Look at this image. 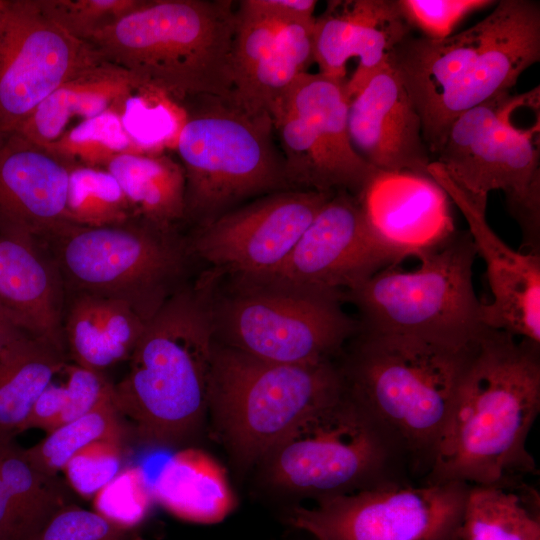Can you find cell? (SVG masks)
<instances>
[{"mask_svg": "<svg viewBox=\"0 0 540 540\" xmlns=\"http://www.w3.org/2000/svg\"><path fill=\"white\" fill-rule=\"evenodd\" d=\"M539 411L540 344L488 328L421 483L509 488L534 473L527 439Z\"/></svg>", "mask_w": 540, "mask_h": 540, "instance_id": "obj_1", "label": "cell"}, {"mask_svg": "<svg viewBox=\"0 0 540 540\" xmlns=\"http://www.w3.org/2000/svg\"><path fill=\"white\" fill-rule=\"evenodd\" d=\"M540 59V6L500 0L481 21L440 40L409 35L392 52L431 155L462 113L511 91Z\"/></svg>", "mask_w": 540, "mask_h": 540, "instance_id": "obj_2", "label": "cell"}, {"mask_svg": "<svg viewBox=\"0 0 540 540\" xmlns=\"http://www.w3.org/2000/svg\"><path fill=\"white\" fill-rule=\"evenodd\" d=\"M212 281L179 287L146 322L113 403L136 441L170 448L194 437L208 415L215 344Z\"/></svg>", "mask_w": 540, "mask_h": 540, "instance_id": "obj_3", "label": "cell"}, {"mask_svg": "<svg viewBox=\"0 0 540 540\" xmlns=\"http://www.w3.org/2000/svg\"><path fill=\"white\" fill-rule=\"evenodd\" d=\"M478 344L452 347L360 328L340 356L347 394L390 437L420 483Z\"/></svg>", "mask_w": 540, "mask_h": 540, "instance_id": "obj_4", "label": "cell"}, {"mask_svg": "<svg viewBox=\"0 0 540 540\" xmlns=\"http://www.w3.org/2000/svg\"><path fill=\"white\" fill-rule=\"evenodd\" d=\"M235 29L230 0H144L87 43L139 90L179 102L229 99Z\"/></svg>", "mask_w": 540, "mask_h": 540, "instance_id": "obj_5", "label": "cell"}, {"mask_svg": "<svg viewBox=\"0 0 540 540\" xmlns=\"http://www.w3.org/2000/svg\"><path fill=\"white\" fill-rule=\"evenodd\" d=\"M345 392L336 360L286 364L215 341L208 415L233 463L246 470L309 414Z\"/></svg>", "mask_w": 540, "mask_h": 540, "instance_id": "obj_6", "label": "cell"}, {"mask_svg": "<svg viewBox=\"0 0 540 540\" xmlns=\"http://www.w3.org/2000/svg\"><path fill=\"white\" fill-rule=\"evenodd\" d=\"M257 466L272 490L314 502L411 482L397 446L346 390L305 417Z\"/></svg>", "mask_w": 540, "mask_h": 540, "instance_id": "obj_7", "label": "cell"}, {"mask_svg": "<svg viewBox=\"0 0 540 540\" xmlns=\"http://www.w3.org/2000/svg\"><path fill=\"white\" fill-rule=\"evenodd\" d=\"M213 292L215 341L250 356L286 364L336 360L359 332L343 309L344 293L265 276H231Z\"/></svg>", "mask_w": 540, "mask_h": 540, "instance_id": "obj_8", "label": "cell"}, {"mask_svg": "<svg viewBox=\"0 0 540 540\" xmlns=\"http://www.w3.org/2000/svg\"><path fill=\"white\" fill-rule=\"evenodd\" d=\"M476 249L468 230L418 257L420 267H387L344 293L364 330L416 337L452 347L479 341L488 329L473 284Z\"/></svg>", "mask_w": 540, "mask_h": 540, "instance_id": "obj_9", "label": "cell"}, {"mask_svg": "<svg viewBox=\"0 0 540 540\" xmlns=\"http://www.w3.org/2000/svg\"><path fill=\"white\" fill-rule=\"evenodd\" d=\"M176 139L186 179V217L206 224L253 197L292 189L269 114L201 97Z\"/></svg>", "mask_w": 540, "mask_h": 540, "instance_id": "obj_10", "label": "cell"}, {"mask_svg": "<svg viewBox=\"0 0 540 540\" xmlns=\"http://www.w3.org/2000/svg\"><path fill=\"white\" fill-rule=\"evenodd\" d=\"M539 101V87L522 95L504 92L457 117L432 161L460 187L488 199L499 190L520 225L527 252L540 254L539 123L518 126L515 113Z\"/></svg>", "mask_w": 540, "mask_h": 540, "instance_id": "obj_11", "label": "cell"}, {"mask_svg": "<svg viewBox=\"0 0 540 540\" xmlns=\"http://www.w3.org/2000/svg\"><path fill=\"white\" fill-rule=\"evenodd\" d=\"M54 240L64 284L123 301L145 322L180 287L185 250L173 231L130 219L102 227L71 224Z\"/></svg>", "mask_w": 540, "mask_h": 540, "instance_id": "obj_12", "label": "cell"}, {"mask_svg": "<svg viewBox=\"0 0 540 540\" xmlns=\"http://www.w3.org/2000/svg\"><path fill=\"white\" fill-rule=\"evenodd\" d=\"M469 487L394 482L296 505L285 520L313 540H459Z\"/></svg>", "mask_w": 540, "mask_h": 540, "instance_id": "obj_13", "label": "cell"}, {"mask_svg": "<svg viewBox=\"0 0 540 540\" xmlns=\"http://www.w3.org/2000/svg\"><path fill=\"white\" fill-rule=\"evenodd\" d=\"M346 81L305 72L271 110L292 189L357 195L375 170L349 136Z\"/></svg>", "mask_w": 540, "mask_h": 540, "instance_id": "obj_14", "label": "cell"}, {"mask_svg": "<svg viewBox=\"0 0 540 540\" xmlns=\"http://www.w3.org/2000/svg\"><path fill=\"white\" fill-rule=\"evenodd\" d=\"M103 62L49 19L37 0H0V138L61 84Z\"/></svg>", "mask_w": 540, "mask_h": 540, "instance_id": "obj_15", "label": "cell"}, {"mask_svg": "<svg viewBox=\"0 0 540 540\" xmlns=\"http://www.w3.org/2000/svg\"><path fill=\"white\" fill-rule=\"evenodd\" d=\"M334 192L283 190L199 226L192 251L231 276H261L279 268Z\"/></svg>", "mask_w": 540, "mask_h": 540, "instance_id": "obj_16", "label": "cell"}, {"mask_svg": "<svg viewBox=\"0 0 540 540\" xmlns=\"http://www.w3.org/2000/svg\"><path fill=\"white\" fill-rule=\"evenodd\" d=\"M391 266L396 265L372 235L357 197L336 191L284 263L261 276L345 293Z\"/></svg>", "mask_w": 540, "mask_h": 540, "instance_id": "obj_17", "label": "cell"}, {"mask_svg": "<svg viewBox=\"0 0 540 540\" xmlns=\"http://www.w3.org/2000/svg\"><path fill=\"white\" fill-rule=\"evenodd\" d=\"M427 170L466 219L476 253L486 264L492 300L483 303V324L540 344V254L515 251L492 230L486 220L488 199L468 193L435 161Z\"/></svg>", "mask_w": 540, "mask_h": 540, "instance_id": "obj_18", "label": "cell"}, {"mask_svg": "<svg viewBox=\"0 0 540 540\" xmlns=\"http://www.w3.org/2000/svg\"><path fill=\"white\" fill-rule=\"evenodd\" d=\"M355 196L396 266L439 248L457 232L452 202L429 173L375 169Z\"/></svg>", "mask_w": 540, "mask_h": 540, "instance_id": "obj_19", "label": "cell"}, {"mask_svg": "<svg viewBox=\"0 0 540 540\" xmlns=\"http://www.w3.org/2000/svg\"><path fill=\"white\" fill-rule=\"evenodd\" d=\"M69 167L44 147L13 132L0 138V234L36 242L69 225Z\"/></svg>", "mask_w": 540, "mask_h": 540, "instance_id": "obj_20", "label": "cell"}, {"mask_svg": "<svg viewBox=\"0 0 540 540\" xmlns=\"http://www.w3.org/2000/svg\"><path fill=\"white\" fill-rule=\"evenodd\" d=\"M411 35L397 0H352L329 2L315 18L313 59L320 74L346 80V64L358 65L346 81L349 100L390 58L395 48Z\"/></svg>", "mask_w": 540, "mask_h": 540, "instance_id": "obj_21", "label": "cell"}, {"mask_svg": "<svg viewBox=\"0 0 540 540\" xmlns=\"http://www.w3.org/2000/svg\"><path fill=\"white\" fill-rule=\"evenodd\" d=\"M348 130L373 168L428 174L432 156L421 119L390 58L349 100Z\"/></svg>", "mask_w": 540, "mask_h": 540, "instance_id": "obj_22", "label": "cell"}, {"mask_svg": "<svg viewBox=\"0 0 540 540\" xmlns=\"http://www.w3.org/2000/svg\"><path fill=\"white\" fill-rule=\"evenodd\" d=\"M63 279L36 242L0 234V313L30 337L65 352Z\"/></svg>", "mask_w": 540, "mask_h": 540, "instance_id": "obj_23", "label": "cell"}, {"mask_svg": "<svg viewBox=\"0 0 540 540\" xmlns=\"http://www.w3.org/2000/svg\"><path fill=\"white\" fill-rule=\"evenodd\" d=\"M138 90L127 72L103 62L61 84L15 132L45 147L82 121L109 110L121 114Z\"/></svg>", "mask_w": 540, "mask_h": 540, "instance_id": "obj_24", "label": "cell"}, {"mask_svg": "<svg viewBox=\"0 0 540 540\" xmlns=\"http://www.w3.org/2000/svg\"><path fill=\"white\" fill-rule=\"evenodd\" d=\"M145 324L123 301L76 293L63 319L65 346L75 364L103 372L129 360Z\"/></svg>", "mask_w": 540, "mask_h": 540, "instance_id": "obj_25", "label": "cell"}, {"mask_svg": "<svg viewBox=\"0 0 540 540\" xmlns=\"http://www.w3.org/2000/svg\"><path fill=\"white\" fill-rule=\"evenodd\" d=\"M151 489L156 503L187 522L215 524L236 506L224 467L209 453L194 447L173 454Z\"/></svg>", "mask_w": 540, "mask_h": 540, "instance_id": "obj_26", "label": "cell"}, {"mask_svg": "<svg viewBox=\"0 0 540 540\" xmlns=\"http://www.w3.org/2000/svg\"><path fill=\"white\" fill-rule=\"evenodd\" d=\"M119 183L133 219L163 231L186 217V179L180 162L159 153H122L104 167Z\"/></svg>", "mask_w": 540, "mask_h": 540, "instance_id": "obj_27", "label": "cell"}, {"mask_svg": "<svg viewBox=\"0 0 540 540\" xmlns=\"http://www.w3.org/2000/svg\"><path fill=\"white\" fill-rule=\"evenodd\" d=\"M66 363L65 352L30 336L0 355V442L21 433L34 402Z\"/></svg>", "mask_w": 540, "mask_h": 540, "instance_id": "obj_28", "label": "cell"}, {"mask_svg": "<svg viewBox=\"0 0 540 540\" xmlns=\"http://www.w3.org/2000/svg\"><path fill=\"white\" fill-rule=\"evenodd\" d=\"M314 22H289L251 72L235 83L229 100L251 114H269L313 59Z\"/></svg>", "mask_w": 540, "mask_h": 540, "instance_id": "obj_29", "label": "cell"}, {"mask_svg": "<svg viewBox=\"0 0 540 540\" xmlns=\"http://www.w3.org/2000/svg\"><path fill=\"white\" fill-rule=\"evenodd\" d=\"M0 476L23 540H30L58 511L71 504L67 486L58 475L35 467L14 440L0 442Z\"/></svg>", "mask_w": 540, "mask_h": 540, "instance_id": "obj_30", "label": "cell"}, {"mask_svg": "<svg viewBox=\"0 0 540 540\" xmlns=\"http://www.w3.org/2000/svg\"><path fill=\"white\" fill-rule=\"evenodd\" d=\"M459 540H540L538 508L509 488L470 485Z\"/></svg>", "mask_w": 540, "mask_h": 540, "instance_id": "obj_31", "label": "cell"}, {"mask_svg": "<svg viewBox=\"0 0 540 540\" xmlns=\"http://www.w3.org/2000/svg\"><path fill=\"white\" fill-rule=\"evenodd\" d=\"M130 433V426L125 424L111 400L84 416L58 426L40 442L24 449V452L39 470L58 475L85 446L105 439L126 442Z\"/></svg>", "mask_w": 540, "mask_h": 540, "instance_id": "obj_32", "label": "cell"}, {"mask_svg": "<svg viewBox=\"0 0 540 540\" xmlns=\"http://www.w3.org/2000/svg\"><path fill=\"white\" fill-rule=\"evenodd\" d=\"M66 219L82 227H102L133 219L117 180L104 168L69 167Z\"/></svg>", "mask_w": 540, "mask_h": 540, "instance_id": "obj_33", "label": "cell"}, {"mask_svg": "<svg viewBox=\"0 0 540 540\" xmlns=\"http://www.w3.org/2000/svg\"><path fill=\"white\" fill-rule=\"evenodd\" d=\"M44 148L68 167L104 168L119 154L140 153L124 129L120 112L116 110L72 126Z\"/></svg>", "mask_w": 540, "mask_h": 540, "instance_id": "obj_34", "label": "cell"}, {"mask_svg": "<svg viewBox=\"0 0 540 540\" xmlns=\"http://www.w3.org/2000/svg\"><path fill=\"white\" fill-rule=\"evenodd\" d=\"M42 12L72 37L86 42L138 8L144 0H37Z\"/></svg>", "mask_w": 540, "mask_h": 540, "instance_id": "obj_35", "label": "cell"}, {"mask_svg": "<svg viewBox=\"0 0 540 540\" xmlns=\"http://www.w3.org/2000/svg\"><path fill=\"white\" fill-rule=\"evenodd\" d=\"M92 500L94 511L130 531L146 519L155 502L139 467L122 470Z\"/></svg>", "mask_w": 540, "mask_h": 540, "instance_id": "obj_36", "label": "cell"}, {"mask_svg": "<svg viewBox=\"0 0 540 540\" xmlns=\"http://www.w3.org/2000/svg\"><path fill=\"white\" fill-rule=\"evenodd\" d=\"M125 443L98 440L79 450L62 470L69 486L81 497L93 499L123 470Z\"/></svg>", "mask_w": 540, "mask_h": 540, "instance_id": "obj_37", "label": "cell"}, {"mask_svg": "<svg viewBox=\"0 0 540 540\" xmlns=\"http://www.w3.org/2000/svg\"><path fill=\"white\" fill-rule=\"evenodd\" d=\"M408 25L423 37L440 40L452 35L454 28L469 14L484 9L490 0H397Z\"/></svg>", "mask_w": 540, "mask_h": 540, "instance_id": "obj_38", "label": "cell"}, {"mask_svg": "<svg viewBox=\"0 0 540 540\" xmlns=\"http://www.w3.org/2000/svg\"><path fill=\"white\" fill-rule=\"evenodd\" d=\"M130 530L73 503L58 511L30 540H125Z\"/></svg>", "mask_w": 540, "mask_h": 540, "instance_id": "obj_39", "label": "cell"}, {"mask_svg": "<svg viewBox=\"0 0 540 540\" xmlns=\"http://www.w3.org/2000/svg\"><path fill=\"white\" fill-rule=\"evenodd\" d=\"M66 400L57 427L84 416L113 400V384L103 372L66 363ZM56 427V428H57Z\"/></svg>", "mask_w": 540, "mask_h": 540, "instance_id": "obj_40", "label": "cell"}, {"mask_svg": "<svg viewBox=\"0 0 540 540\" xmlns=\"http://www.w3.org/2000/svg\"><path fill=\"white\" fill-rule=\"evenodd\" d=\"M315 0H242L238 2V14L274 20L284 23L315 21Z\"/></svg>", "mask_w": 540, "mask_h": 540, "instance_id": "obj_41", "label": "cell"}, {"mask_svg": "<svg viewBox=\"0 0 540 540\" xmlns=\"http://www.w3.org/2000/svg\"><path fill=\"white\" fill-rule=\"evenodd\" d=\"M65 400L64 384H57L53 379L34 402L21 428V433L34 428L45 430L47 433L55 429L65 406Z\"/></svg>", "mask_w": 540, "mask_h": 540, "instance_id": "obj_42", "label": "cell"}, {"mask_svg": "<svg viewBox=\"0 0 540 540\" xmlns=\"http://www.w3.org/2000/svg\"><path fill=\"white\" fill-rule=\"evenodd\" d=\"M0 540H23L9 493L0 476Z\"/></svg>", "mask_w": 540, "mask_h": 540, "instance_id": "obj_43", "label": "cell"}, {"mask_svg": "<svg viewBox=\"0 0 540 540\" xmlns=\"http://www.w3.org/2000/svg\"><path fill=\"white\" fill-rule=\"evenodd\" d=\"M26 336L0 313V355Z\"/></svg>", "mask_w": 540, "mask_h": 540, "instance_id": "obj_44", "label": "cell"}, {"mask_svg": "<svg viewBox=\"0 0 540 540\" xmlns=\"http://www.w3.org/2000/svg\"><path fill=\"white\" fill-rule=\"evenodd\" d=\"M132 540H145V539L142 538V537L137 536V537H134Z\"/></svg>", "mask_w": 540, "mask_h": 540, "instance_id": "obj_45", "label": "cell"}]
</instances>
